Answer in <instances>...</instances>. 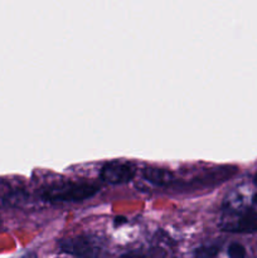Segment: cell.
<instances>
[{
  "label": "cell",
  "mask_w": 257,
  "mask_h": 258,
  "mask_svg": "<svg viewBox=\"0 0 257 258\" xmlns=\"http://www.w3.org/2000/svg\"><path fill=\"white\" fill-rule=\"evenodd\" d=\"M101 190L93 181H58L39 190V198L48 203H76L92 198Z\"/></svg>",
  "instance_id": "6da1fadb"
},
{
  "label": "cell",
  "mask_w": 257,
  "mask_h": 258,
  "mask_svg": "<svg viewBox=\"0 0 257 258\" xmlns=\"http://www.w3.org/2000/svg\"><path fill=\"white\" fill-rule=\"evenodd\" d=\"M59 251L76 257H97L102 253L103 246L100 239L90 234L70 237L60 239Z\"/></svg>",
  "instance_id": "7a4b0ae2"
},
{
  "label": "cell",
  "mask_w": 257,
  "mask_h": 258,
  "mask_svg": "<svg viewBox=\"0 0 257 258\" xmlns=\"http://www.w3.org/2000/svg\"><path fill=\"white\" fill-rule=\"evenodd\" d=\"M138 168L127 160H110L100 170V180L108 185H122L134 180Z\"/></svg>",
  "instance_id": "3957f363"
},
{
  "label": "cell",
  "mask_w": 257,
  "mask_h": 258,
  "mask_svg": "<svg viewBox=\"0 0 257 258\" xmlns=\"http://www.w3.org/2000/svg\"><path fill=\"white\" fill-rule=\"evenodd\" d=\"M219 227L222 231L229 233H254L257 232V211L247 209L236 213L223 212Z\"/></svg>",
  "instance_id": "277c9868"
},
{
  "label": "cell",
  "mask_w": 257,
  "mask_h": 258,
  "mask_svg": "<svg viewBox=\"0 0 257 258\" xmlns=\"http://www.w3.org/2000/svg\"><path fill=\"white\" fill-rule=\"evenodd\" d=\"M253 194L254 191H251L247 186H237L226 197V199L223 201V206H222V211L227 212V213H236V212L251 209L252 204H254Z\"/></svg>",
  "instance_id": "5b68a950"
},
{
  "label": "cell",
  "mask_w": 257,
  "mask_h": 258,
  "mask_svg": "<svg viewBox=\"0 0 257 258\" xmlns=\"http://www.w3.org/2000/svg\"><path fill=\"white\" fill-rule=\"evenodd\" d=\"M143 178L146 181L155 186L161 188H169V186L179 185V180L174 173L165 168H155V166H148L143 170Z\"/></svg>",
  "instance_id": "8992f818"
},
{
  "label": "cell",
  "mask_w": 257,
  "mask_h": 258,
  "mask_svg": "<svg viewBox=\"0 0 257 258\" xmlns=\"http://www.w3.org/2000/svg\"><path fill=\"white\" fill-rule=\"evenodd\" d=\"M221 251V247L218 244H207V246L198 247V248L194 251L193 256L196 257H216L217 254Z\"/></svg>",
  "instance_id": "52a82bcc"
},
{
  "label": "cell",
  "mask_w": 257,
  "mask_h": 258,
  "mask_svg": "<svg viewBox=\"0 0 257 258\" xmlns=\"http://www.w3.org/2000/svg\"><path fill=\"white\" fill-rule=\"evenodd\" d=\"M227 253L232 258H242L246 256V248L241 243H236L234 242V243L229 244L228 249H227Z\"/></svg>",
  "instance_id": "ba28073f"
},
{
  "label": "cell",
  "mask_w": 257,
  "mask_h": 258,
  "mask_svg": "<svg viewBox=\"0 0 257 258\" xmlns=\"http://www.w3.org/2000/svg\"><path fill=\"white\" fill-rule=\"evenodd\" d=\"M253 203H254V206H257V190L254 191V194H253Z\"/></svg>",
  "instance_id": "9c48e42d"
},
{
  "label": "cell",
  "mask_w": 257,
  "mask_h": 258,
  "mask_svg": "<svg viewBox=\"0 0 257 258\" xmlns=\"http://www.w3.org/2000/svg\"><path fill=\"white\" fill-rule=\"evenodd\" d=\"M253 183L257 185V171H256V174H254V176H253Z\"/></svg>",
  "instance_id": "30bf717a"
},
{
  "label": "cell",
  "mask_w": 257,
  "mask_h": 258,
  "mask_svg": "<svg viewBox=\"0 0 257 258\" xmlns=\"http://www.w3.org/2000/svg\"><path fill=\"white\" fill-rule=\"evenodd\" d=\"M2 191H3V186L2 184H0V197H2Z\"/></svg>",
  "instance_id": "8fae6325"
}]
</instances>
